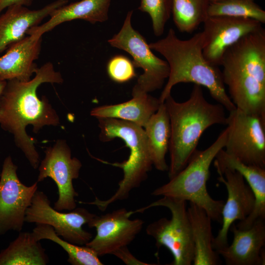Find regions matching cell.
Wrapping results in <instances>:
<instances>
[{
    "label": "cell",
    "instance_id": "6da1fadb",
    "mask_svg": "<svg viewBox=\"0 0 265 265\" xmlns=\"http://www.w3.org/2000/svg\"><path fill=\"white\" fill-rule=\"evenodd\" d=\"M61 74L50 62L38 68L33 79L26 81L11 80L6 81L0 96V125L14 136L17 146L21 149L32 167L36 169L39 156L35 140L26 131L32 125L38 132L45 126H57L59 117L45 97L40 99L37 89L42 83H61Z\"/></svg>",
    "mask_w": 265,
    "mask_h": 265
},
{
    "label": "cell",
    "instance_id": "7a4b0ae2",
    "mask_svg": "<svg viewBox=\"0 0 265 265\" xmlns=\"http://www.w3.org/2000/svg\"><path fill=\"white\" fill-rule=\"evenodd\" d=\"M205 36L202 31L187 40L179 38L170 28L166 36L149 47L161 54L169 66L168 80L159 98L164 103L173 87L179 83H193L205 87L212 97L230 111L236 108L228 95L221 70L204 57Z\"/></svg>",
    "mask_w": 265,
    "mask_h": 265
},
{
    "label": "cell",
    "instance_id": "3957f363",
    "mask_svg": "<svg viewBox=\"0 0 265 265\" xmlns=\"http://www.w3.org/2000/svg\"><path fill=\"white\" fill-rule=\"evenodd\" d=\"M223 80L237 108L265 117V30L241 38L225 52Z\"/></svg>",
    "mask_w": 265,
    "mask_h": 265
},
{
    "label": "cell",
    "instance_id": "277c9868",
    "mask_svg": "<svg viewBox=\"0 0 265 265\" xmlns=\"http://www.w3.org/2000/svg\"><path fill=\"white\" fill-rule=\"evenodd\" d=\"M170 120L171 135L169 145L170 162L168 177L172 178L187 164L197 150L204 132L214 125H226L225 107L209 103L202 86L194 84L189 98L176 101L171 95L164 102Z\"/></svg>",
    "mask_w": 265,
    "mask_h": 265
},
{
    "label": "cell",
    "instance_id": "5b68a950",
    "mask_svg": "<svg viewBox=\"0 0 265 265\" xmlns=\"http://www.w3.org/2000/svg\"><path fill=\"white\" fill-rule=\"evenodd\" d=\"M98 119L101 141L106 142L120 138L130 151L128 159L121 163H110L96 159L104 163L120 168L123 171V177L118 184V188L109 199L101 200L95 197L93 202H86L87 204L95 205L100 210L104 211L111 204L127 199L130 192L139 187L146 179L153 162L143 128L118 119Z\"/></svg>",
    "mask_w": 265,
    "mask_h": 265
},
{
    "label": "cell",
    "instance_id": "8992f818",
    "mask_svg": "<svg viewBox=\"0 0 265 265\" xmlns=\"http://www.w3.org/2000/svg\"><path fill=\"white\" fill-rule=\"evenodd\" d=\"M227 132L226 127L209 147L202 151L197 150L181 171L151 194L188 201L204 209L212 220L221 224L225 202L212 198L207 190V182L212 161L225 147Z\"/></svg>",
    "mask_w": 265,
    "mask_h": 265
},
{
    "label": "cell",
    "instance_id": "52a82bcc",
    "mask_svg": "<svg viewBox=\"0 0 265 265\" xmlns=\"http://www.w3.org/2000/svg\"><path fill=\"white\" fill-rule=\"evenodd\" d=\"M168 209L171 217L160 218L149 224L146 229L148 235L155 240L158 249L167 248L173 257L171 265H190L194 258V245L186 201L167 196L155 201L146 206L132 211L133 214L143 212L154 207Z\"/></svg>",
    "mask_w": 265,
    "mask_h": 265
},
{
    "label": "cell",
    "instance_id": "ba28073f",
    "mask_svg": "<svg viewBox=\"0 0 265 265\" xmlns=\"http://www.w3.org/2000/svg\"><path fill=\"white\" fill-rule=\"evenodd\" d=\"M133 11H129L120 31L107 42L114 48L129 53L133 58L136 68L143 70L133 86L132 96L159 89L169 75V66L166 60L155 55L145 38L132 26Z\"/></svg>",
    "mask_w": 265,
    "mask_h": 265
},
{
    "label": "cell",
    "instance_id": "9c48e42d",
    "mask_svg": "<svg viewBox=\"0 0 265 265\" xmlns=\"http://www.w3.org/2000/svg\"><path fill=\"white\" fill-rule=\"evenodd\" d=\"M229 112L224 151L244 163L265 168V117L237 108Z\"/></svg>",
    "mask_w": 265,
    "mask_h": 265
},
{
    "label": "cell",
    "instance_id": "30bf717a",
    "mask_svg": "<svg viewBox=\"0 0 265 265\" xmlns=\"http://www.w3.org/2000/svg\"><path fill=\"white\" fill-rule=\"evenodd\" d=\"M96 214L83 208H76L69 212H61L51 206L47 196L37 190L27 209L25 222L48 224L53 227L63 239L78 245H85L93 237L82 226L87 224Z\"/></svg>",
    "mask_w": 265,
    "mask_h": 265
},
{
    "label": "cell",
    "instance_id": "8fae6325",
    "mask_svg": "<svg viewBox=\"0 0 265 265\" xmlns=\"http://www.w3.org/2000/svg\"><path fill=\"white\" fill-rule=\"evenodd\" d=\"M81 166L79 159L72 158L70 149L64 140H58L53 147L45 151L37 182L48 177L54 181L59 196L53 207L56 210L71 211L76 208L75 197L79 194L73 186V180L78 178Z\"/></svg>",
    "mask_w": 265,
    "mask_h": 265
},
{
    "label": "cell",
    "instance_id": "7c38bea8",
    "mask_svg": "<svg viewBox=\"0 0 265 265\" xmlns=\"http://www.w3.org/2000/svg\"><path fill=\"white\" fill-rule=\"evenodd\" d=\"M17 166L6 157L0 175V235L9 230L21 232L27 209L37 190L36 181L26 186L19 180Z\"/></svg>",
    "mask_w": 265,
    "mask_h": 265
},
{
    "label": "cell",
    "instance_id": "4fadbf2b",
    "mask_svg": "<svg viewBox=\"0 0 265 265\" xmlns=\"http://www.w3.org/2000/svg\"><path fill=\"white\" fill-rule=\"evenodd\" d=\"M132 211L120 208L110 212L95 215L87 224L95 228L96 235L85 244L100 256L112 253L123 246H128L141 231L144 221L139 218L131 219Z\"/></svg>",
    "mask_w": 265,
    "mask_h": 265
},
{
    "label": "cell",
    "instance_id": "5bb4252c",
    "mask_svg": "<svg viewBox=\"0 0 265 265\" xmlns=\"http://www.w3.org/2000/svg\"><path fill=\"white\" fill-rule=\"evenodd\" d=\"M203 24V54L209 63L216 66H221L223 55L229 47L262 28L260 22L244 17L208 16Z\"/></svg>",
    "mask_w": 265,
    "mask_h": 265
},
{
    "label": "cell",
    "instance_id": "9a60e30c",
    "mask_svg": "<svg viewBox=\"0 0 265 265\" xmlns=\"http://www.w3.org/2000/svg\"><path fill=\"white\" fill-rule=\"evenodd\" d=\"M218 181L227 191V198L222 211V226L212 241L216 250L228 245V234L236 220H244L252 212L255 202L254 195L243 177L238 171L228 168L217 169Z\"/></svg>",
    "mask_w": 265,
    "mask_h": 265
},
{
    "label": "cell",
    "instance_id": "2e32d148",
    "mask_svg": "<svg viewBox=\"0 0 265 265\" xmlns=\"http://www.w3.org/2000/svg\"><path fill=\"white\" fill-rule=\"evenodd\" d=\"M230 230L234 235L230 245L217 249L227 265L265 264V219H258L246 229L238 228L234 223Z\"/></svg>",
    "mask_w": 265,
    "mask_h": 265
},
{
    "label": "cell",
    "instance_id": "e0dca14e",
    "mask_svg": "<svg viewBox=\"0 0 265 265\" xmlns=\"http://www.w3.org/2000/svg\"><path fill=\"white\" fill-rule=\"evenodd\" d=\"M68 2V0H56L36 10L18 4L7 7L0 14V53L24 38L30 28L38 26L45 18Z\"/></svg>",
    "mask_w": 265,
    "mask_h": 265
},
{
    "label": "cell",
    "instance_id": "ac0fdd59",
    "mask_svg": "<svg viewBox=\"0 0 265 265\" xmlns=\"http://www.w3.org/2000/svg\"><path fill=\"white\" fill-rule=\"evenodd\" d=\"M42 36L31 35L10 46L0 57V79L26 81L37 69L34 61L41 50Z\"/></svg>",
    "mask_w": 265,
    "mask_h": 265
},
{
    "label": "cell",
    "instance_id": "d6986e66",
    "mask_svg": "<svg viewBox=\"0 0 265 265\" xmlns=\"http://www.w3.org/2000/svg\"><path fill=\"white\" fill-rule=\"evenodd\" d=\"M215 169L228 168L239 172L250 187L255 199L254 209L244 220L236 226L239 229L249 228L258 219H265V168L242 162L221 149L214 159Z\"/></svg>",
    "mask_w": 265,
    "mask_h": 265
},
{
    "label": "cell",
    "instance_id": "ffe728a7",
    "mask_svg": "<svg viewBox=\"0 0 265 265\" xmlns=\"http://www.w3.org/2000/svg\"><path fill=\"white\" fill-rule=\"evenodd\" d=\"M111 0H81L65 4L55 10L50 19L40 26L30 28L27 35L42 36L59 25L80 19L92 24L107 20Z\"/></svg>",
    "mask_w": 265,
    "mask_h": 265
},
{
    "label": "cell",
    "instance_id": "44dd1931",
    "mask_svg": "<svg viewBox=\"0 0 265 265\" xmlns=\"http://www.w3.org/2000/svg\"><path fill=\"white\" fill-rule=\"evenodd\" d=\"M160 104L159 99L148 93L141 94L122 103L95 107L90 114L97 118H115L130 122L144 128Z\"/></svg>",
    "mask_w": 265,
    "mask_h": 265
},
{
    "label": "cell",
    "instance_id": "7402d4cb",
    "mask_svg": "<svg viewBox=\"0 0 265 265\" xmlns=\"http://www.w3.org/2000/svg\"><path fill=\"white\" fill-rule=\"evenodd\" d=\"M194 245V265L220 264L218 254L212 247V219L206 212L189 202L187 208Z\"/></svg>",
    "mask_w": 265,
    "mask_h": 265
},
{
    "label": "cell",
    "instance_id": "603a6c76",
    "mask_svg": "<svg viewBox=\"0 0 265 265\" xmlns=\"http://www.w3.org/2000/svg\"><path fill=\"white\" fill-rule=\"evenodd\" d=\"M144 128L153 165L159 171L168 170L165 157L169 149L171 128L164 103H160Z\"/></svg>",
    "mask_w": 265,
    "mask_h": 265
},
{
    "label": "cell",
    "instance_id": "cb8c5ba5",
    "mask_svg": "<svg viewBox=\"0 0 265 265\" xmlns=\"http://www.w3.org/2000/svg\"><path fill=\"white\" fill-rule=\"evenodd\" d=\"M49 258L32 233L21 232L0 253V265H45Z\"/></svg>",
    "mask_w": 265,
    "mask_h": 265
},
{
    "label": "cell",
    "instance_id": "d4e9b609",
    "mask_svg": "<svg viewBox=\"0 0 265 265\" xmlns=\"http://www.w3.org/2000/svg\"><path fill=\"white\" fill-rule=\"evenodd\" d=\"M32 233L37 240L49 239L60 245L67 253V261L72 265H103L96 252L90 247L69 242L59 237L53 228L45 224H38Z\"/></svg>",
    "mask_w": 265,
    "mask_h": 265
},
{
    "label": "cell",
    "instance_id": "484cf974",
    "mask_svg": "<svg viewBox=\"0 0 265 265\" xmlns=\"http://www.w3.org/2000/svg\"><path fill=\"white\" fill-rule=\"evenodd\" d=\"M210 0H172L174 23L182 32L191 33L208 17Z\"/></svg>",
    "mask_w": 265,
    "mask_h": 265
},
{
    "label": "cell",
    "instance_id": "4316f807",
    "mask_svg": "<svg viewBox=\"0 0 265 265\" xmlns=\"http://www.w3.org/2000/svg\"><path fill=\"white\" fill-rule=\"evenodd\" d=\"M208 16H229L249 18L265 23V11L254 1L224 0L211 2Z\"/></svg>",
    "mask_w": 265,
    "mask_h": 265
},
{
    "label": "cell",
    "instance_id": "83f0119b",
    "mask_svg": "<svg viewBox=\"0 0 265 265\" xmlns=\"http://www.w3.org/2000/svg\"><path fill=\"white\" fill-rule=\"evenodd\" d=\"M172 0H140L138 8L150 16L154 34L161 35L172 13Z\"/></svg>",
    "mask_w": 265,
    "mask_h": 265
},
{
    "label": "cell",
    "instance_id": "f1b7e54d",
    "mask_svg": "<svg viewBox=\"0 0 265 265\" xmlns=\"http://www.w3.org/2000/svg\"><path fill=\"white\" fill-rule=\"evenodd\" d=\"M106 68L109 78L118 83L127 82L136 76L132 61L123 55L112 57L107 63Z\"/></svg>",
    "mask_w": 265,
    "mask_h": 265
},
{
    "label": "cell",
    "instance_id": "f546056e",
    "mask_svg": "<svg viewBox=\"0 0 265 265\" xmlns=\"http://www.w3.org/2000/svg\"><path fill=\"white\" fill-rule=\"evenodd\" d=\"M112 254L117 257L127 265H155L146 263L139 260L131 253L128 248L127 246L119 248L114 251Z\"/></svg>",
    "mask_w": 265,
    "mask_h": 265
},
{
    "label": "cell",
    "instance_id": "4dcf8cb0",
    "mask_svg": "<svg viewBox=\"0 0 265 265\" xmlns=\"http://www.w3.org/2000/svg\"><path fill=\"white\" fill-rule=\"evenodd\" d=\"M33 0H0V14L7 7L15 4L25 6H30Z\"/></svg>",
    "mask_w": 265,
    "mask_h": 265
},
{
    "label": "cell",
    "instance_id": "1f68e13d",
    "mask_svg": "<svg viewBox=\"0 0 265 265\" xmlns=\"http://www.w3.org/2000/svg\"><path fill=\"white\" fill-rule=\"evenodd\" d=\"M6 80H2L0 79V96L1 95L2 92H3L4 87L6 84Z\"/></svg>",
    "mask_w": 265,
    "mask_h": 265
},
{
    "label": "cell",
    "instance_id": "d6a6232c",
    "mask_svg": "<svg viewBox=\"0 0 265 265\" xmlns=\"http://www.w3.org/2000/svg\"><path fill=\"white\" fill-rule=\"evenodd\" d=\"M211 2H214V1H221V0H210ZM253 0L254 1V0Z\"/></svg>",
    "mask_w": 265,
    "mask_h": 265
}]
</instances>
